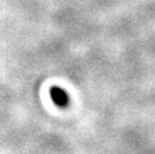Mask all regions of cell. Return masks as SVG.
Segmentation results:
<instances>
[{"mask_svg": "<svg viewBox=\"0 0 155 154\" xmlns=\"http://www.w3.org/2000/svg\"><path fill=\"white\" fill-rule=\"evenodd\" d=\"M50 95H51V98H52V101L56 105L64 108L69 104V95L63 89L53 86L50 90Z\"/></svg>", "mask_w": 155, "mask_h": 154, "instance_id": "obj_1", "label": "cell"}]
</instances>
